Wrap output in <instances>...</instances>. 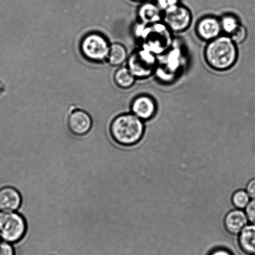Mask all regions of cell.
<instances>
[{
    "label": "cell",
    "instance_id": "cell-1",
    "mask_svg": "<svg viewBox=\"0 0 255 255\" xmlns=\"http://www.w3.org/2000/svg\"><path fill=\"white\" fill-rule=\"evenodd\" d=\"M204 57L207 64L215 71H227L236 64L238 47L228 35L221 34L207 42Z\"/></svg>",
    "mask_w": 255,
    "mask_h": 255
},
{
    "label": "cell",
    "instance_id": "cell-2",
    "mask_svg": "<svg viewBox=\"0 0 255 255\" xmlns=\"http://www.w3.org/2000/svg\"><path fill=\"white\" fill-rule=\"evenodd\" d=\"M171 31L161 21L147 25L139 22L135 26L134 34L142 41V46L156 56H161L171 46Z\"/></svg>",
    "mask_w": 255,
    "mask_h": 255
},
{
    "label": "cell",
    "instance_id": "cell-3",
    "mask_svg": "<svg viewBox=\"0 0 255 255\" xmlns=\"http://www.w3.org/2000/svg\"><path fill=\"white\" fill-rule=\"evenodd\" d=\"M144 121L134 114H124L115 118L111 125V136L121 146H133L143 136Z\"/></svg>",
    "mask_w": 255,
    "mask_h": 255
},
{
    "label": "cell",
    "instance_id": "cell-4",
    "mask_svg": "<svg viewBox=\"0 0 255 255\" xmlns=\"http://www.w3.org/2000/svg\"><path fill=\"white\" fill-rule=\"evenodd\" d=\"M157 64V56L141 47L130 55L127 67L136 79H145L154 73Z\"/></svg>",
    "mask_w": 255,
    "mask_h": 255
},
{
    "label": "cell",
    "instance_id": "cell-5",
    "mask_svg": "<svg viewBox=\"0 0 255 255\" xmlns=\"http://www.w3.org/2000/svg\"><path fill=\"white\" fill-rule=\"evenodd\" d=\"M27 226L21 215L4 211L0 212V238L7 242H17L26 234Z\"/></svg>",
    "mask_w": 255,
    "mask_h": 255
},
{
    "label": "cell",
    "instance_id": "cell-6",
    "mask_svg": "<svg viewBox=\"0 0 255 255\" xmlns=\"http://www.w3.org/2000/svg\"><path fill=\"white\" fill-rule=\"evenodd\" d=\"M110 46L103 35L93 32L82 39L81 49L82 54L90 61L101 62L107 59Z\"/></svg>",
    "mask_w": 255,
    "mask_h": 255
},
{
    "label": "cell",
    "instance_id": "cell-7",
    "mask_svg": "<svg viewBox=\"0 0 255 255\" xmlns=\"http://www.w3.org/2000/svg\"><path fill=\"white\" fill-rule=\"evenodd\" d=\"M162 21L172 32H183L191 26V12L184 5L179 4L163 12Z\"/></svg>",
    "mask_w": 255,
    "mask_h": 255
},
{
    "label": "cell",
    "instance_id": "cell-8",
    "mask_svg": "<svg viewBox=\"0 0 255 255\" xmlns=\"http://www.w3.org/2000/svg\"><path fill=\"white\" fill-rule=\"evenodd\" d=\"M131 109L132 113L142 121H149L156 115L157 104L149 95L141 94L132 101Z\"/></svg>",
    "mask_w": 255,
    "mask_h": 255
},
{
    "label": "cell",
    "instance_id": "cell-9",
    "mask_svg": "<svg viewBox=\"0 0 255 255\" xmlns=\"http://www.w3.org/2000/svg\"><path fill=\"white\" fill-rule=\"evenodd\" d=\"M196 33L199 38L209 42L222 34L220 19L212 16L202 17L196 24Z\"/></svg>",
    "mask_w": 255,
    "mask_h": 255
},
{
    "label": "cell",
    "instance_id": "cell-10",
    "mask_svg": "<svg viewBox=\"0 0 255 255\" xmlns=\"http://www.w3.org/2000/svg\"><path fill=\"white\" fill-rule=\"evenodd\" d=\"M92 120L87 112L76 110L72 112L68 119L70 131L76 136H84L91 129Z\"/></svg>",
    "mask_w": 255,
    "mask_h": 255
},
{
    "label": "cell",
    "instance_id": "cell-11",
    "mask_svg": "<svg viewBox=\"0 0 255 255\" xmlns=\"http://www.w3.org/2000/svg\"><path fill=\"white\" fill-rule=\"evenodd\" d=\"M249 223L246 212L241 209L230 211L225 217V228L229 233L237 236Z\"/></svg>",
    "mask_w": 255,
    "mask_h": 255
},
{
    "label": "cell",
    "instance_id": "cell-12",
    "mask_svg": "<svg viewBox=\"0 0 255 255\" xmlns=\"http://www.w3.org/2000/svg\"><path fill=\"white\" fill-rule=\"evenodd\" d=\"M163 12L155 2H144L137 10L139 22L147 25L157 23L162 21Z\"/></svg>",
    "mask_w": 255,
    "mask_h": 255
},
{
    "label": "cell",
    "instance_id": "cell-13",
    "mask_svg": "<svg viewBox=\"0 0 255 255\" xmlns=\"http://www.w3.org/2000/svg\"><path fill=\"white\" fill-rule=\"evenodd\" d=\"M21 196L16 189L11 187H5L0 189V210L2 211H13L21 204Z\"/></svg>",
    "mask_w": 255,
    "mask_h": 255
},
{
    "label": "cell",
    "instance_id": "cell-14",
    "mask_svg": "<svg viewBox=\"0 0 255 255\" xmlns=\"http://www.w3.org/2000/svg\"><path fill=\"white\" fill-rule=\"evenodd\" d=\"M240 248L245 254H255V225H247L239 234Z\"/></svg>",
    "mask_w": 255,
    "mask_h": 255
},
{
    "label": "cell",
    "instance_id": "cell-15",
    "mask_svg": "<svg viewBox=\"0 0 255 255\" xmlns=\"http://www.w3.org/2000/svg\"><path fill=\"white\" fill-rule=\"evenodd\" d=\"M136 79L128 67H121L114 75L115 82L122 89L130 88L133 86Z\"/></svg>",
    "mask_w": 255,
    "mask_h": 255
},
{
    "label": "cell",
    "instance_id": "cell-16",
    "mask_svg": "<svg viewBox=\"0 0 255 255\" xmlns=\"http://www.w3.org/2000/svg\"><path fill=\"white\" fill-rule=\"evenodd\" d=\"M127 59V51L126 47L120 43L112 44L110 46L107 60L112 66H119Z\"/></svg>",
    "mask_w": 255,
    "mask_h": 255
},
{
    "label": "cell",
    "instance_id": "cell-17",
    "mask_svg": "<svg viewBox=\"0 0 255 255\" xmlns=\"http://www.w3.org/2000/svg\"><path fill=\"white\" fill-rule=\"evenodd\" d=\"M222 32L231 36L241 26V21L236 15L226 14L220 18Z\"/></svg>",
    "mask_w": 255,
    "mask_h": 255
},
{
    "label": "cell",
    "instance_id": "cell-18",
    "mask_svg": "<svg viewBox=\"0 0 255 255\" xmlns=\"http://www.w3.org/2000/svg\"><path fill=\"white\" fill-rule=\"evenodd\" d=\"M251 201V197L245 189L237 190L232 197L233 206L237 209L244 210Z\"/></svg>",
    "mask_w": 255,
    "mask_h": 255
},
{
    "label": "cell",
    "instance_id": "cell-19",
    "mask_svg": "<svg viewBox=\"0 0 255 255\" xmlns=\"http://www.w3.org/2000/svg\"><path fill=\"white\" fill-rule=\"evenodd\" d=\"M249 31L246 26L241 24L230 37L237 44L243 43L248 37Z\"/></svg>",
    "mask_w": 255,
    "mask_h": 255
},
{
    "label": "cell",
    "instance_id": "cell-20",
    "mask_svg": "<svg viewBox=\"0 0 255 255\" xmlns=\"http://www.w3.org/2000/svg\"><path fill=\"white\" fill-rule=\"evenodd\" d=\"M162 12L167 11L180 4L179 0H156L155 2Z\"/></svg>",
    "mask_w": 255,
    "mask_h": 255
},
{
    "label": "cell",
    "instance_id": "cell-21",
    "mask_svg": "<svg viewBox=\"0 0 255 255\" xmlns=\"http://www.w3.org/2000/svg\"><path fill=\"white\" fill-rule=\"evenodd\" d=\"M245 209H246L245 212H246L249 222H251L252 224L255 225V199H252L250 201Z\"/></svg>",
    "mask_w": 255,
    "mask_h": 255
},
{
    "label": "cell",
    "instance_id": "cell-22",
    "mask_svg": "<svg viewBox=\"0 0 255 255\" xmlns=\"http://www.w3.org/2000/svg\"><path fill=\"white\" fill-rule=\"evenodd\" d=\"M0 255H14V250L9 244L0 242Z\"/></svg>",
    "mask_w": 255,
    "mask_h": 255
},
{
    "label": "cell",
    "instance_id": "cell-23",
    "mask_svg": "<svg viewBox=\"0 0 255 255\" xmlns=\"http://www.w3.org/2000/svg\"><path fill=\"white\" fill-rule=\"evenodd\" d=\"M246 191L252 199H255V178L251 180L247 184Z\"/></svg>",
    "mask_w": 255,
    "mask_h": 255
},
{
    "label": "cell",
    "instance_id": "cell-24",
    "mask_svg": "<svg viewBox=\"0 0 255 255\" xmlns=\"http://www.w3.org/2000/svg\"><path fill=\"white\" fill-rule=\"evenodd\" d=\"M209 255H233L229 250L223 248L215 249Z\"/></svg>",
    "mask_w": 255,
    "mask_h": 255
},
{
    "label": "cell",
    "instance_id": "cell-25",
    "mask_svg": "<svg viewBox=\"0 0 255 255\" xmlns=\"http://www.w3.org/2000/svg\"><path fill=\"white\" fill-rule=\"evenodd\" d=\"M131 1H134L136 2H141V1H144L145 0H131Z\"/></svg>",
    "mask_w": 255,
    "mask_h": 255
},
{
    "label": "cell",
    "instance_id": "cell-26",
    "mask_svg": "<svg viewBox=\"0 0 255 255\" xmlns=\"http://www.w3.org/2000/svg\"><path fill=\"white\" fill-rule=\"evenodd\" d=\"M255 255V254H254V255Z\"/></svg>",
    "mask_w": 255,
    "mask_h": 255
}]
</instances>
